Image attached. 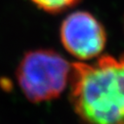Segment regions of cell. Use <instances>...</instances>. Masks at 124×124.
Segmentation results:
<instances>
[{
  "mask_svg": "<svg viewBox=\"0 0 124 124\" xmlns=\"http://www.w3.org/2000/svg\"><path fill=\"white\" fill-rule=\"evenodd\" d=\"M70 102L83 124H124V54L71 65Z\"/></svg>",
  "mask_w": 124,
  "mask_h": 124,
  "instance_id": "obj_1",
  "label": "cell"
},
{
  "mask_svg": "<svg viewBox=\"0 0 124 124\" xmlns=\"http://www.w3.org/2000/svg\"><path fill=\"white\" fill-rule=\"evenodd\" d=\"M71 65L50 49L28 51L20 62L16 75L24 96L38 104L58 98L70 76Z\"/></svg>",
  "mask_w": 124,
  "mask_h": 124,
  "instance_id": "obj_2",
  "label": "cell"
},
{
  "mask_svg": "<svg viewBox=\"0 0 124 124\" xmlns=\"http://www.w3.org/2000/svg\"><path fill=\"white\" fill-rule=\"evenodd\" d=\"M60 37L65 49L82 61L99 57L107 44L103 24L85 11L73 12L63 21Z\"/></svg>",
  "mask_w": 124,
  "mask_h": 124,
  "instance_id": "obj_3",
  "label": "cell"
},
{
  "mask_svg": "<svg viewBox=\"0 0 124 124\" xmlns=\"http://www.w3.org/2000/svg\"><path fill=\"white\" fill-rule=\"evenodd\" d=\"M37 8L51 14L64 12L75 6L80 0H29Z\"/></svg>",
  "mask_w": 124,
  "mask_h": 124,
  "instance_id": "obj_4",
  "label": "cell"
}]
</instances>
